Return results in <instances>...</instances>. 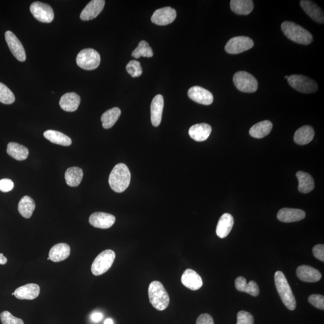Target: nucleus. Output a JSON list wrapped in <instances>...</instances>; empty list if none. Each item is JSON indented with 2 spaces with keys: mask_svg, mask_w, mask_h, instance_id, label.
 Here are the masks:
<instances>
[{
  "mask_svg": "<svg viewBox=\"0 0 324 324\" xmlns=\"http://www.w3.org/2000/svg\"><path fill=\"white\" fill-rule=\"evenodd\" d=\"M164 106V97L161 94L155 96L151 104V120L154 127L159 126Z\"/></svg>",
  "mask_w": 324,
  "mask_h": 324,
  "instance_id": "a211bd4d",
  "label": "nucleus"
},
{
  "mask_svg": "<svg viewBox=\"0 0 324 324\" xmlns=\"http://www.w3.org/2000/svg\"><path fill=\"white\" fill-rule=\"evenodd\" d=\"M116 222L115 216L103 212H94L90 215L89 222L93 227L100 229H108Z\"/></svg>",
  "mask_w": 324,
  "mask_h": 324,
  "instance_id": "4468645a",
  "label": "nucleus"
},
{
  "mask_svg": "<svg viewBox=\"0 0 324 324\" xmlns=\"http://www.w3.org/2000/svg\"><path fill=\"white\" fill-rule=\"evenodd\" d=\"M188 96L194 102L204 105H210L213 102V96L208 90L201 87L194 86L188 91Z\"/></svg>",
  "mask_w": 324,
  "mask_h": 324,
  "instance_id": "ddd939ff",
  "label": "nucleus"
},
{
  "mask_svg": "<svg viewBox=\"0 0 324 324\" xmlns=\"http://www.w3.org/2000/svg\"><path fill=\"white\" fill-rule=\"evenodd\" d=\"M12 295H14V296H15V293H14V292L12 293Z\"/></svg>",
  "mask_w": 324,
  "mask_h": 324,
  "instance_id": "8fccbe9b",
  "label": "nucleus"
},
{
  "mask_svg": "<svg viewBox=\"0 0 324 324\" xmlns=\"http://www.w3.org/2000/svg\"><path fill=\"white\" fill-rule=\"evenodd\" d=\"M44 137L49 140L50 143L60 145V146L68 147L72 144V140L67 135L60 131L48 130L43 133Z\"/></svg>",
  "mask_w": 324,
  "mask_h": 324,
  "instance_id": "c756f323",
  "label": "nucleus"
},
{
  "mask_svg": "<svg viewBox=\"0 0 324 324\" xmlns=\"http://www.w3.org/2000/svg\"><path fill=\"white\" fill-rule=\"evenodd\" d=\"M281 28L287 38L293 42L305 45H309L313 42L312 34L294 22H283Z\"/></svg>",
  "mask_w": 324,
  "mask_h": 324,
  "instance_id": "f03ea898",
  "label": "nucleus"
},
{
  "mask_svg": "<svg viewBox=\"0 0 324 324\" xmlns=\"http://www.w3.org/2000/svg\"><path fill=\"white\" fill-rule=\"evenodd\" d=\"M131 56L135 59H139L141 57L150 58V57L153 56V49H152L148 42L145 41V40H142L138 44L137 48L131 53Z\"/></svg>",
  "mask_w": 324,
  "mask_h": 324,
  "instance_id": "c9c22d12",
  "label": "nucleus"
},
{
  "mask_svg": "<svg viewBox=\"0 0 324 324\" xmlns=\"http://www.w3.org/2000/svg\"><path fill=\"white\" fill-rule=\"evenodd\" d=\"M299 182V191L303 194H308L315 188V182L311 175L303 171H298L296 174Z\"/></svg>",
  "mask_w": 324,
  "mask_h": 324,
  "instance_id": "7c9ffc66",
  "label": "nucleus"
},
{
  "mask_svg": "<svg viewBox=\"0 0 324 324\" xmlns=\"http://www.w3.org/2000/svg\"><path fill=\"white\" fill-rule=\"evenodd\" d=\"M309 302L315 308L320 310H324V296L322 295L313 294L310 295Z\"/></svg>",
  "mask_w": 324,
  "mask_h": 324,
  "instance_id": "a19ab883",
  "label": "nucleus"
},
{
  "mask_svg": "<svg viewBox=\"0 0 324 324\" xmlns=\"http://www.w3.org/2000/svg\"><path fill=\"white\" fill-rule=\"evenodd\" d=\"M80 103V97L75 93H67L61 97L60 106L67 112H74L77 110Z\"/></svg>",
  "mask_w": 324,
  "mask_h": 324,
  "instance_id": "b1692460",
  "label": "nucleus"
},
{
  "mask_svg": "<svg viewBox=\"0 0 324 324\" xmlns=\"http://www.w3.org/2000/svg\"><path fill=\"white\" fill-rule=\"evenodd\" d=\"M121 116V110L119 107H113L103 113L101 121L104 129H108L112 127L119 120Z\"/></svg>",
  "mask_w": 324,
  "mask_h": 324,
  "instance_id": "f704fd0d",
  "label": "nucleus"
},
{
  "mask_svg": "<svg viewBox=\"0 0 324 324\" xmlns=\"http://www.w3.org/2000/svg\"><path fill=\"white\" fill-rule=\"evenodd\" d=\"M273 129V124L269 120L261 121L253 126L249 130V134L255 138H264L271 132Z\"/></svg>",
  "mask_w": 324,
  "mask_h": 324,
  "instance_id": "cd10ccee",
  "label": "nucleus"
},
{
  "mask_svg": "<svg viewBox=\"0 0 324 324\" xmlns=\"http://www.w3.org/2000/svg\"><path fill=\"white\" fill-rule=\"evenodd\" d=\"M35 208V202L33 199L29 196H25L20 200L18 208L20 214L22 217L29 219L32 217Z\"/></svg>",
  "mask_w": 324,
  "mask_h": 324,
  "instance_id": "72a5a7b5",
  "label": "nucleus"
},
{
  "mask_svg": "<svg viewBox=\"0 0 324 324\" xmlns=\"http://www.w3.org/2000/svg\"><path fill=\"white\" fill-rule=\"evenodd\" d=\"M315 136V131L310 126H304L295 131L294 141L299 145H306L311 142Z\"/></svg>",
  "mask_w": 324,
  "mask_h": 324,
  "instance_id": "c85d7f7f",
  "label": "nucleus"
},
{
  "mask_svg": "<svg viewBox=\"0 0 324 324\" xmlns=\"http://www.w3.org/2000/svg\"><path fill=\"white\" fill-rule=\"evenodd\" d=\"M197 324H214L213 318L209 314H202L197 320Z\"/></svg>",
  "mask_w": 324,
  "mask_h": 324,
  "instance_id": "c03bdc74",
  "label": "nucleus"
},
{
  "mask_svg": "<svg viewBox=\"0 0 324 324\" xmlns=\"http://www.w3.org/2000/svg\"><path fill=\"white\" fill-rule=\"evenodd\" d=\"M14 187L13 182L8 178L2 179L0 180V191L2 192H9Z\"/></svg>",
  "mask_w": 324,
  "mask_h": 324,
  "instance_id": "79ce46f5",
  "label": "nucleus"
},
{
  "mask_svg": "<svg viewBox=\"0 0 324 324\" xmlns=\"http://www.w3.org/2000/svg\"><path fill=\"white\" fill-rule=\"evenodd\" d=\"M70 254V246L66 243H59L50 249L49 258L54 262H59L66 259Z\"/></svg>",
  "mask_w": 324,
  "mask_h": 324,
  "instance_id": "393cba45",
  "label": "nucleus"
},
{
  "mask_svg": "<svg viewBox=\"0 0 324 324\" xmlns=\"http://www.w3.org/2000/svg\"><path fill=\"white\" fill-rule=\"evenodd\" d=\"M275 281L277 290L283 304L289 310H294L296 306V300L285 275L281 271L276 272Z\"/></svg>",
  "mask_w": 324,
  "mask_h": 324,
  "instance_id": "20e7f679",
  "label": "nucleus"
},
{
  "mask_svg": "<svg viewBox=\"0 0 324 324\" xmlns=\"http://www.w3.org/2000/svg\"><path fill=\"white\" fill-rule=\"evenodd\" d=\"M126 70L133 77H139L143 73L141 63L137 60H131L126 66Z\"/></svg>",
  "mask_w": 324,
  "mask_h": 324,
  "instance_id": "4c0bfd02",
  "label": "nucleus"
},
{
  "mask_svg": "<svg viewBox=\"0 0 324 324\" xmlns=\"http://www.w3.org/2000/svg\"><path fill=\"white\" fill-rule=\"evenodd\" d=\"M237 324H254V316L244 310L239 311L237 314Z\"/></svg>",
  "mask_w": 324,
  "mask_h": 324,
  "instance_id": "ea45409f",
  "label": "nucleus"
},
{
  "mask_svg": "<svg viewBox=\"0 0 324 324\" xmlns=\"http://www.w3.org/2000/svg\"><path fill=\"white\" fill-rule=\"evenodd\" d=\"M296 275L301 281L309 283L318 282L322 278L321 273L318 269L306 265L299 266Z\"/></svg>",
  "mask_w": 324,
  "mask_h": 324,
  "instance_id": "f3484780",
  "label": "nucleus"
},
{
  "mask_svg": "<svg viewBox=\"0 0 324 324\" xmlns=\"http://www.w3.org/2000/svg\"><path fill=\"white\" fill-rule=\"evenodd\" d=\"M254 46V41L249 37L237 36L229 40L225 49L229 53L238 54L251 49Z\"/></svg>",
  "mask_w": 324,
  "mask_h": 324,
  "instance_id": "1a4fd4ad",
  "label": "nucleus"
},
{
  "mask_svg": "<svg viewBox=\"0 0 324 324\" xmlns=\"http://www.w3.org/2000/svg\"><path fill=\"white\" fill-rule=\"evenodd\" d=\"M116 259V254L112 250L101 252L94 259L92 265V272L94 276L104 274L112 266Z\"/></svg>",
  "mask_w": 324,
  "mask_h": 324,
  "instance_id": "39448f33",
  "label": "nucleus"
},
{
  "mask_svg": "<svg viewBox=\"0 0 324 324\" xmlns=\"http://www.w3.org/2000/svg\"><path fill=\"white\" fill-rule=\"evenodd\" d=\"M177 17V12L170 7H166L155 11L151 21L158 25H167L173 22Z\"/></svg>",
  "mask_w": 324,
  "mask_h": 324,
  "instance_id": "f8f14e48",
  "label": "nucleus"
},
{
  "mask_svg": "<svg viewBox=\"0 0 324 324\" xmlns=\"http://www.w3.org/2000/svg\"><path fill=\"white\" fill-rule=\"evenodd\" d=\"M7 153L15 159L22 161L26 159L29 156L28 148L22 145L16 143H10L7 148Z\"/></svg>",
  "mask_w": 324,
  "mask_h": 324,
  "instance_id": "2f4dec72",
  "label": "nucleus"
},
{
  "mask_svg": "<svg viewBox=\"0 0 324 324\" xmlns=\"http://www.w3.org/2000/svg\"><path fill=\"white\" fill-rule=\"evenodd\" d=\"M231 9L236 14L247 15L254 10V2L252 0H231Z\"/></svg>",
  "mask_w": 324,
  "mask_h": 324,
  "instance_id": "bb28decb",
  "label": "nucleus"
},
{
  "mask_svg": "<svg viewBox=\"0 0 324 324\" xmlns=\"http://www.w3.org/2000/svg\"><path fill=\"white\" fill-rule=\"evenodd\" d=\"M234 224V219L231 214H223L218 222L216 227V234L219 238H225L231 232Z\"/></svg>",
  "mask_w": 324,
  "mask_h": 324,
  "instance_id": "4be33fe9",
  "label": "nucleus"
},
{
  "mask_svg": "<svg viewBox=\"0 0 324 324\" xmlns=\"http://www.w3.org/2000/svg\"><path fill=\"white\" fill-rule=\"evenodd\" d=\"M48 259V261H49V260H50V259H49V257H48V259Z\"/></svg>",
  "mask_w": 324,
  "mask_h": 324,
  "instance_id": "3c124183",
  "label": "nucleus"
},
{
  "mask_svg": "<svg viewBox=\"0 0 324 324\" xmlns=\"http://www.w3.org/2000/svg\"><path fill=\"white\" fill-rule=\"evenodd\" d=\"M8 262V259L3 254H0V265H5Z\"/></svg>",
  "mask_w": 324,
  "mask_h": 324,
  "instance_id": "49530a36",
  "label": "nucleus"
},
{
  "mask_svg": "<svg viewBox=\"0 0 324 324\" xmlns=\"http://www.w3.org/2000/svg\"><path fill=\"white\" fill-rule=\"evenodd\" d=\"M277 217L283 222H295L305 219L306 212L300 209L284 208L278 212Z\"/></svg>",
  "mask_w": 324,
  "mask_h": 324,
  "instance_id": "6ab92c4d",
  "label": "nucleus"
},
{
  "mask_svg": "<svg viewBox=\"0 0 324 324\" xmlns=\"http://www.w3.org/2000/svg\"><path fill=\"white\" fill-rule=\"evenodd\" d=\"M130 180L131 174L129 168L124 164H119L111 171L109 183L114 192L122 193L129 187Z\"/></svg>",
  "mask_w": 324,
  "mask_h": 324,
  "instance_id": "f257e3e1",
  "label": "nucleus"
},
{
  "mask_svg": "<svg viewBox=\"0 0 324 324\" xmlns=\"http://www.w3.org/2000/svg\"><path fill=\"white\" fill-rule=\"evenodd\" d=\"M5 39L13 55L19 62H23L26 60V53L21 41L14 33L11 31L5 33Z\"/></svg>",
  "mask_w": 324,
  "mask_h": 324,
  "instance_id": "9b49d317",
  "label": "nucleus"
},
{
  "mask_svg": "<svg viewBox=\"0 0 324 324\" xmlns=\"http://www.w3.org/2000/svg\"><path fill=\"white\" fill-rule=\"evenodd\" d=\"M0 318H1L3 324H24L21 319L16 318L13 316L11 313L8 311H4L0 314Z\"/></svg>",
  "mask_w": 324,
  "mask_h": 324,
  "instance_id": "58836bf2",
  "label": "nucleus"
},
{
  "mask_svg": "<svg viewBox=\"0 0 324 324\" xmlns=\"http://www.w3.org/2000/svg\"><path fill=\"white\" fill-rule=\"evenodd\" d=\"M76 62L80 68L87 70H94L100 65V54L93 49H84L77 54Z\"/></svg>",
  "mask_w": 324,
  "mask_h": 324,
  "instance_id": "423d86ee",
  "label": "nucleus"
},
{
  "mask_svg": "<svg viewBox=\"0 0 324 324\" xmlns=\"http://www.w3.org/2000/svg\"><path fill=\"white\" fill-rule=\"evenodd\" d=\"M84 176L82 169L78 167H71L67 169L65 173V180L70 187H77L81 183Z\"/></svg>",
  "mask_w": 324,
  "mask_h": 324,
  "instance_id": "473e14b6",
  "label": "nucleus"
},
{
  "mask_svg": "<svg viewBox=\"0 0 324 324\" xmlns=\"http://www.w3.org/2000/svg\"><path fill=\"white\" fill-rule=\"evenodd\" d=\"M235 288L238 291L246 292L254 296H257L259 294V286L255 281H251L247 283L246 279L243 277H238L235 282Z\"/></svg>",
  "mask_w": 324,
  "mask_h": 324,
  "instance_id": "a878e982",
  "label": "nucleus"
},
{
  "mask_svg": "<svg viewBox=\"0 0 324 324\" xmlns=\"http://www.w3.org/2000/svg\"><path fill=\"white\" fill-rule=\"evenodd\" d=\"M285 77V79H288V76H286Z\"/></svg>",
  "mask_w": 324,
  "mask_h": 324,
  "instance_id": "09e8293b",
  "label": "nucleus"
},
{
  "mask_svg": "<svg viewBox=\"0 0 324 324\" xmlns=\"http://www.w3.org/2000/svg\"><path fill=\"white\" fill-rule=\"evenodd\" d=\"M105 2L104 0H93L84 9L80 15L83 21H89L96 18L103 11Z\"/></svg>",
  "mask_w": 324,
  "mask_h": 324,
  "instance_id": "2eb2a0df",
  "label": "nucleus"
},
{
  "mask_svg": "<svg viewBox=\"0 0 324 324\" xmlns=\"http://www.w3.org/2000/svg\"><path fill=\"white\" fill-rule=\"evenodd\" d=\"M40 287L36 283H29L17 288L14 293L16 299L32 300L39 295Z\"/></svg>",
  "mask_w": 324,
  "mask_h": 324,
  "instance_id": "412c9836",
  "label": "nucleus"
},
{
  "mask_svg": "<svg viewBox=\"0 0 324 324\" xmlns=\"http://www.w3.org/2000/svg\"><path fill=\"white\" fill-rule=\"evenodd\" d=\"M211 131V127L208 124H197L189 129L188 134L194 140L197 142H202L208 139Z\"/></svg>",
  "mask_w": 324,
  "mask_h": 324,
  "instance_id": "5701e85b",
  "label": "nucleus"
},
{
  "mask_svg": "<svg viewBox=\"0 0 324 324\" xmlns=\"http://www.w3.org/2000/svg\"><path fill=\"white\" fill-rule=\"evenodd\" d=\"M287 79L293 89L303 93H314L318 90V84L315 81L306 76L292 75L289 76Z\"/></svg>",
  "mask_w": 324,
  "mask_h": 324,
  "instance_id": "6e6552de",
  "label": "nucleus"
},
{
  "mask_svg": "<svg viewBox=\"0 0 324 324\" xmlns=\"http://www.w3.org/2000/svg\"><path fill=\"white\" fill-rule=\"evenodd\" d=\"M181 281L182 284L192 291H197L203 285L201 277L192 269L185 270L181 276Z\"/></svg>",
  "mask_w": 324,
  "mask_h": 324,
  "instance_id": "dca6fc26",
  "label": "nucleus"
},
{
  "mask_svg": "<svg viewBox=\"0 0 324 324\" xmlns=\"http://www.w3.org/2000/svg\"><path fill=\"white\" fill-rule=\"evenodd\" d=\"M15 97L8 87L0 83V102L5 104H11L15 102Z\"/></svg>",
  "mask_w": 324,
  "mask_h": 324,
  "instance_id": "e433bc0d",
  "label": "nucleus"
},
{
  "mask_svg": "<svg viewBox=\"0 0 324 324\" xmlns=\"http://www.w3.org/2000/svg\"><path fill=\"white\" fill-rule=\"evenodd\" d=\"M313 253L316 258L322 262L324 261V246L323 245H317L314 246Z\"/></svg>",
  "mask_w": 324,
  "mask_h": 324,
  "instance_id": "37998d69",
  "label": "nucleus"
},
{
  "mask_svg": "<svg viewBox=\"0 0 324 324\" xmlns=\"http://www.w3.org/2000/svg\"><path fill=\"white\" fill-rule=\"evenodd\" d=\"M104 324H114V322L113 319L108 318L104 320Z\"/></svg>",
  "mask_w": 324,
  "mask_h": 324,
  "instance_id": "de8ad7c7",
  "label": "nucleus"
},
{
  "mask_svg": "<svg viewBox=\"0 0 324 324\" xmlns=\"http://www.w3.org/2000/svg\"><path fill=\"white\" fill-rule=\"evenodd\" d=\"M234 85L243 93H252L256 92L258 83L255 77L245 71H239L233 77Z\"/></svg>",
  "mask_w": 324,
  "mask_h": 324,
  "instance_id": "0eeeda50",
  "label": "nucleus"
},
{
  "mask_svg": "<svg viewBox=\"0 0 324 324\" xmlns=\"http://www.w3.org/2000/svg\"><path fill=\"white\" fill-rule=\"evenodd\" d=\"M30 12L38 21L43 23L51 22L54 18L52 8L48 4L34 2L30 6Z\"/></svg>",
  "mask_w": 324,
  "mask_h": 324,
  "instance_id": "9d476101",
  "label": "nucleus"
},
{
  "mask_svg": "<svg viewBox=\"0 0 324 324\" xmlns=\"http://www.w3.org/2000/svg\"><path fill=\"white\" fill-rule=\"evenodd\" d=\"M148 296L151 305L159 311L166 309L170 305V296L160 282L153 281L150 283L148 287Z\"/></svg>",
  "mask_w": 324,
  "mask_h": 324,
  "instance_id": "7ed1b4c3",
  "label": "nucleus"
},
{
  "mask_svg": "<svg viewBox=\"0 0 324 324\" xmlns=\"http://www.w3.org/2000/svg\"><path fill=\"white\" fill-rule=\"evenodd\" d=\"M300 5L310 18L319 23L324 22V13L322 9L315 3L309 0H302Z\"/></svg>",
  "mask_w": 324,
  "mask_h": 324,
  "instance_id": "aec40b11",
  "label": "nucleus"
},
{
  "mask_svg": "<svg viewBox=\"0 0 324 324\" xmlns=\"http://www.w3.org/2000/svg\"><path fill=\"white\" fill-rule=\"evenodd\" d=\"M91 318L93 322H99L100 320H102L103 318V315L102 313L99 312L94 313L92 314V316H91Z\"/></svg>",
  "mask_w": 324,
  "mask_h": 324,
  "instance_id": "a18cd8bd",
  "label": "nucleus"
}]
</instances>
